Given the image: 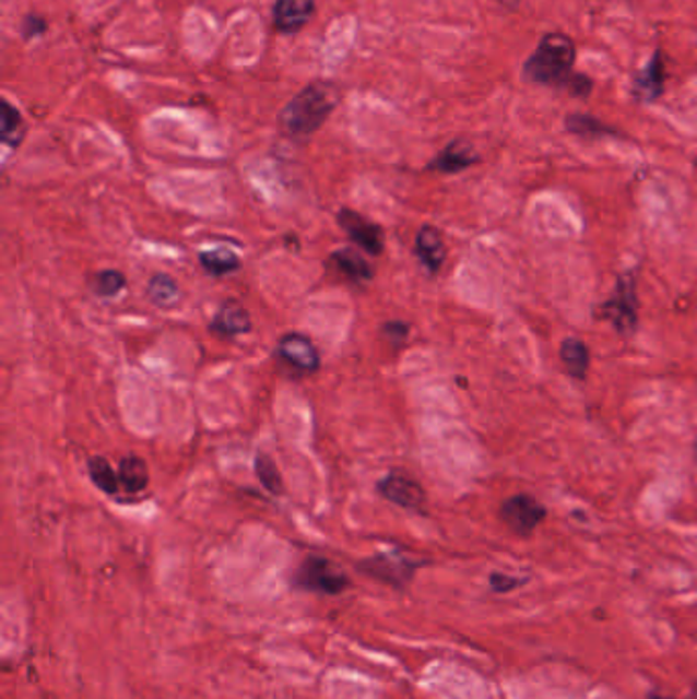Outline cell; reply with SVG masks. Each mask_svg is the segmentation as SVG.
<instances>
[{
	"label": "cell",
	"instance_id": "obj_12",
	"mask_svg": "<svg viewBox=\"0 0 697 699\" xmlns=\"http://www.w3.org/2000/svg\"><path fill=\"white\" fill-rule=\"evenodd\" d=\"M250 328H252V321L248 311L236 301L223 303L222 309L217 311V316L211 323V330L223 335L248 334Z\"/></svg>",
	"mask_w": 697,
	"mask_h": 699
},
{
	"label": "cell",
	"instance_id": "obj_4",
	"mask_svg": "<svg viewBox=\"0 0 697 699\" xmlns=\"http://www.w3.org/2000/svg\"><path fill=\"white\" fill-rule=\"evenodd\" d=\"M499 516L513 534L530 536L544 522L546 509L532 495L520 493L504 501Z\"/></svg>",
	"mask_w": 697,
	"mask_h": 699
},
{
	"label": "cell",
	"instance_id": "obj_17",
	"mask_svg": "<svg viewBox=\"0 0 697 699\" xmlns=\"http://www.w3.org/2000/svg\"><path fill=\"white\" fill-rule=\"evenodd\" d=\"M119 481L129 493H140L147 487L150 473L140 457H126L119 462Z\"/></svg>",
	"mask_w": 697,
	"mask_h": 699
},
{
	"label": "cell",
	"instance_id": "obj_10",
	"mask_svg": "<svg viewBox=\"0 0 697 699\" xmlns=\"http://www.w3.org/2000/svg\"><path fill=\"white\" fill-rule=\"evenodd\" d=\"M316 11V0H276L274 23L283 33L299 32Z\"/></svg>",
	"mask_w": 697,
	"mask_h": 699
},
{
	"label": "cell",
	"instance_id": "obj_5",
	"mask_svg": "<svg viewBox=\"0 0 697 699\" xmlns=\"http://www.w3.org/2000/svg\"><path fill=\"white\" fill-rule=\"evenodd\" d=\"M636 285H634L633 274L619 276L616 293L612 299L602 307V318L610 319L612 325L618 330L619 334H633L636 328Z\"/></svg>",
	"mask_w": 697,
	"mask_h": 699
},
{
	"label": "cell",
	"instance_id": "obj_18",
	"mask_svg": "<svg viewBox=\"0 0 697 699\" xmlns=\"http://www.w3.org/2000/svg\"><path fill=\"white\" fill-rule=\"evenodd\" d=\"M147 297L158 307H173L180 299V288L173 276L156 274L147 285Z\"/></svg>",
	"mask_w": 697,
	"mask_h": 699
},
{
	"label": "cell",
	"instance_id": "obj_15",
	"mask_svg": "<svg viewBox=\"0 0 697 699\" xmlns=\"http://www.w3.org/2000/svg\"><path fill=\"white\" fill-rule=\"evenodd\" d=\"M560 360L565 365V370L572 379H586L587 366H589V350L586 344L577 337H567L560 346Z\"/></svg>",
	"mask_w": 697,
	"mask_h": 699
},
{
	"label": "cell",
	"instance_id": "obj_13",
	"mask_svg": "<svg viewBox=\"0 0 697 699\" xmlns=\"http://www.w3.org/2000/svg\"><path fill=\"white\" fill-rule=\"evenodd\" d=\"M475 152L471 150V145L462 142H452L446 145L442 152L438 154V158L429 164V168L444 173V175H454L469 166H473L476 162Z\"/></svg>",
	"mask_w": 697,
	"mask_h": 699
},
{
	"label": "cell",
	"instance_id": "obj_6",
	"mask_svg": "<svg viewBox=\"0 0 697 699\" xmlns=\"http://www.w3.org/2000/svg\"><path fill=\"white\" fill-rule=\"evenodd\" d=\"M338 223L340 227L354 239L365 252L373 256H379L385 246V236L377 223L368 222L365 215L352 211V209H342L338 213Z\"/></svg>",
	"mask_w": 697,
	"mask_h": 699
},
{
	"label": "cell",
	"instance_id": "obj_7",
	"mask_svg": "<svg viewBox=\"0 0 697 699\" xmlns=\"http://www.w3.org/2000/svg\"><path fill=\"white\" fill-rule=\"evenodd\" d=\"M366 574L385 581L389 585L403 588L413 577L415 569L420 567V562H413L410 558L401 557V555H379V557L368 558L363 565H358Z\"/></svg>",
	"mask_w": 697,
	"mask_h": 699
},
{
	"label": "cell",
	"instance_id": "obj_28",
	"mask_svg": "<svg viewBox=\"0 0 697 699\" xmlns=\"http://www.w3.org/2000/svg\"><path fill=\"white\" fill-rule=\"evenodd\" d=\"M385 332L391 340H405L410 334V328L405 323H401V321H393V323L385 325Z\"/></svg>",
	"mask_w": 697,
	"mask_h": 699
},
{
	"label": "cell",
	"instance_id": "obj_8",
	"mask_svg": "<svg viewBox=\"0 0 697 699\" xmlns=\"http://www.w3.org/2000/svg\"><path fill=\"white\" fill-rule=\"evenodd\" d=\"M379 493L399 508L422 511L424 503H426V493L422 489V485L407 475H401V473H391L382 478L379 483Z\"/></svg>",
	"mask_w": 697,
	"mask_h": 699
},
{
	"label": "cell",
	"instance_id": "obj_14",
	"mask_svg": "<svg viewBox=\"0 0 697 699\" xmlns=\"http://www.w3.org/2000/svg\"><path fill=\"white\" fill-rule=\"evenodd\" d=\"M663 86H665V64H663L661 51H657L649 66L645 68V72L636 80V95L642 100H654L663 93Z\"/></svg>",
	"mask_w": 697,
	"mask_h": 699
},
{
	"label": "cell",
	"instance_id": "obj_24",
	"mask_svg": "<svg viewBox=\"0 0 697 699\" xmlns=\"http://www.w3.org/2000/svg\"><path fill=\"white\" fill-rule=\"evenodd\" d=\"M126 274L119 271H103L96 276L95 291L101 297H115L126 288Z\"/></svg>",
	"mask_w": 697,
	"mask_h": 699
},
{
	"label": "cell",
	"instance_id": "obj_29",
	"mask_svg": "<svg viewBox=\"0 0 697 699\" xmlns=\"http://www.w3.org/2000/svg\"><path fill=\"white\" fill-rule=\"evenodd\" d=\"M650 699H675V698H666V696H657V694H652V696H650ZM685 699H697V687L696 689H694V691H692V696Z\"/></svg>",
	"mask_w": 697,
	"mask_h": 699
},
{
	"label": "cell",
	"instance_id": "obj_27",
	"mask_svg": "<svg viewBox=\"0 0 697 699\" xmlns=\"http://www.w3.org/2000/svg\"><path fill=\"white\" fill-rule=\"evenodd\" d=\"M23 32H25L27 37L42 35V33L46 32V21H44V19H39L37 15H29L25 19V27H23Z\"/></svg>",
	"mask_w": 697,
	"mask_h": 699
},
{
	"label": "cell",
	"instance_id": "obj_3",
	"mask_svg": "<svg viewBox=\"0 0 697 699\" xmlns=\"http://www.w3.org/2000/svg\"><path fill=\"white\" fill-rule=\"evenodd\" d=\"M295 585L323 595H338L349 588V577L328 558L309 557L295 574Z\"/></svg>",
	"mask_w": 697,
	"mask_h": 699
},
{
	"label": "cell",
	"instance_id": "obj_9",
	"mask_svg": "<svg viewBox=\"0 0 697 699\" xmlns=\"http://www.w3.org/2000/svg\"><path fill=\"white\" fill-rule=\"evenodd\" d=\"M276 354L288 363L291 366H295L297 370H305V372H314L319 368V354H317L316 346L309 337H305L302 334H286L279 340V348Z\"/></svg>",
	"mask_w": 697,
	"mask_h": 699
},
{
	"label": "cell",
	"instance_id": "obj_19",
	"mask_svg": "<svg viewBox=\"0 0 697 699\" xmlns=\"http://www.w3.org/2000/svg\"><path fill=\"white\" fill-rule=\"evenodd\" d=\"M203 269L209 274H215V276H222V274H229V272L238 271L241 266V260L234 252H227V250H211V252H203L199 256Z\"/></svg>",
	"mask_w": 697,
	"mask_h": 699
},
{
	"label": "cell",
	"instance_id": "obj_26",
	"mask_svg": "<svg viewBox=\"0 0 697 699\" xmlns=\"http://www.w3.org/2000/svg\"><path fill=\"white\" fill-rule=\"evenodd\" d=\"M567 86H569L570 93H572V95L586 96L591 93V88H593V82L587 79V76L575 74V76H570L569 82H567Z\"/></svg>",
	"mask_w": 697,
	"mask_h": 699
},
{
	"label": "cell",
	"instance_id": "obj_23",
	"mask_svg": "<svg viewBox=\"0 0 697 699\" xmlns=\"http://www.w3.org/2000/svg\"><path fill=\"white\" fill-rule=\"evenodd\" d=\"M567 129L570 133L583 135V138H600V135L614 133V129L603 126L602 121L589 115H570L567 117Z\"/></svg>",
	"mask_w": 697,
	"mask_h": 699
},
{
	"label": "cell",
	"instance_id": "obj_21",
	"mask_svg": "<svg viewBox=\"0 0 697 699\" xmlns=\"http://www.w3.org/2000/svg\"><path fill=\"white\" fill-rule=\"evenodd\" d=\"M88 473H91L93 483H95L101 491H105L107 495H115V493L119 491L121 481H119V475H115V471H113L109 461H105V459H101V457L91 459V462H88Z\"/></svg>",
	"mask_w": 697,
	"mask_h": 699
},
{
	"label": "cell",
	"instance_id": "obj_1",
	"mask_svg": "<svg viewBox=\"0 0 697 699\" xmlns=\"http://www.w3.org/2000/svg\"><path fill=\"white\" fill-rule=\"evenodd\" d=\"M335 103V86L328 82H314L286 105L281 123L291 135H309L323 126Z\"/></svg>",
	"mask_w": 697,
	"mask_h": 699
},
{
	"label": "cell",
	"instance_id": "obj_11",
	"mask_svg": "<svg viewBox=\"0 0 697 699\" xmlns=\"http://www.w3.org/2000/svg\"><path fill=\"white\" fill-rule=\"evenodd\" d=\"M415 254L420 256V260L424 262V266L429 272L440 271V266L446 260V246H444L442 236L436 227H422L417 232V238H415Z\"/></svg>",
	"mask_w": 697,
	"mask_h": 699
},
{
	"label": "cell",
	"instance_id": "obj_25",
	"mask_svg": "<svg viewBox=\"0 0 697 699\" xmlns=\"http://www.w3.org/2000/svg\"><path fill=\"white\" fill-rule=\"evenodd\" d=\"M489 583H492L493 591H497V593H509V591L520 588L523 579L520 581V579H516V577H509L506 572H493Z\"/></svg>",
	"mask_w": 697,
	"mask_h": 699
},
{
	"label": "cell",
	"instance_id": "obj_22",
	"mask_svg": "<svg viewBox=\"0 0 697 699\" xmlns=\"http://www.w3.org/2000/svg\"><path fill=\"white\" fill-rule=\"evenodd\" d=\"M253 469H256V475H258L262 487H264L267 491L272 493V495H281V493H283V477H281L276 464L270 459L269 454H262V452H260V454L256 457Z\"/></svg>",
	"mask_w": 697,
	"mask_h": 699
},
{
	"label": "cell",
	"instance_id": "obj_16",
	"mask_svg": "<svg viewBox=\"0 0 697 699\" xmlns=\"http://www.w3.org/2000/svg\"><path fill=\"white\" fill-rule=\"evenodd\" d=\"M330 260L338 266V271L344 272L346 276L354 279V281H368V279H373L370 264H368L365 258L358 254L356 250H350V248L335 250Z\"/></svg>",
	"mask_w": 697,
	"mask_h": 699
},
{
	"label": "cell",
	"instance_id": "obj_20",
	"mask_svg": "<svg viewBox=\"0 0 697 699\" xmlns=\"http://www.w3.org/2000/svg\"><path fill=\"white\" fill-rule=\"evenodd\" d=\"M0 126H2V142L11 145V147H16L23 140L25 126H23L21 112L16 111L9 100H2V121H0Z\"/></svg>",
	"mask_w": 697,
	"mask_h": 699
},
{
	"label": "cell",
	"instance_id": "obj_2",
	"mask_svg": "<svg viewBox=\"0 0 697 699\" xmlns=\"http://www.w3.org/2000/svg\"><path fill=\"white\" fill-rule=\"evenodd\" d=\"M577 58L572 39L563 33H548L542 37L536 51L523 66V74L540 84H567Z\"/></svg>",
	"mask_w": 697,
	"mask_h": 699
}]
</instances>
